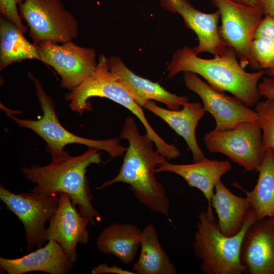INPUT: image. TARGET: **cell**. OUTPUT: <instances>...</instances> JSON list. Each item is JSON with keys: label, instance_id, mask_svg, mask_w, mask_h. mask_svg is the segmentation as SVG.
I'll return each instance as SVG.
<instances>
[{"label": "cell", "instance_id": "cell-1", "mask_svg": "<svg viewBox=\"0 0 274 274\" xmlns=\"http://www.w3.org/2000/svg\"><path fill=\"white\" fill-rule=\"evenodd\" d=\"M119 139H125L128 147L117 175L97 186L103 189L118 182L129 185L136 199L150 211L168 218L170 200L162 184L155 176V169L167 161V158L153 148V142L147 134H141L133 118L126 117Z\"/></svg>", "mask_w": 274, "mask_h": 274}, {"label": "cell", "instance_id": "cell-2", "mask_svg": "<svg viewBox=\"0 0 274 274\" xmlns=\"http://www.w3.org/2000/svg\"><path fill=\"white\" fill-rule=\"evenodd\" d=\"M100 155L99 150L93 148L76 156L64 151L47 165L32 164L21 170L26 180L36 184L30 192L46 195L66 193L80 213L89 219L91 225H95L101 217L92 204L93 196L86 174L91 164L102 163Z\"/></svg>", "mask_w": 274, "mask_h": 274}, {"label": "cell", "instance_id": "cell-3", "mask_svg": "<svg viewBox=\"0 0 274 274\" xmlns=\"http://www.w3.org/2000/svg\"><path fill=\"white\" fill-rule=\"evenodd\" d=\"M237 58L230 47L221 56L204 59L194 53L192 47L184 46L173 54L167 65V78L181 72H192L203 77L215 89L228 91L247 106L253 107L259 102L261 95L258 83L266 72L263 70L247 72Z\"/></svg>", "mask_w": 274, "mask_h": 274}, {"label": "cell", "instance_id": "cell-4", "mask_svg": "<svg viewBox=\"0 0 274 274\" xmlns=\"http://www.w3.org/2000/svg\"><path fill=\"white\" fill-rule=\"evenodd\" d=\"M93 97H105L123 106L132 112L142 122L146 134L152 140L159 152L167 159L179 157L180 152L173 144L166 142L151 126L142 107L133 99L124 86L109 68L108 57L100 54L97 64L91 74L80 85L70 90L65 96L71 110L82 115L92 110L89 99Z\"/></svg>", "mask_w": 274, "mask_h": 274}, {"label": "cell", "instance_id": "cell-5", "mask_svg": "<svg viewBox=\"0 0 274 274\" xmlns=\"http://www.w3.org/2000/svg\"><path fill=\"white\" fill-rule=\"evenodd\" d=\"M256 220L251 208L243 225L235 235L228 236L220 231L218 221L207 211L198 216L192 249L197 259L201 261L200 271L206 274H242L246 270L240 260V252L245 233Z\"/></svg>", "mask_w": 274, "mask_h": 274}, {"label": "cell", "instance_id": "cell-6", "mask_svg": "<svg viewBox=\"0 0 274 274\" xmlns=\"http://www.w3.org/2000/svg\"><path fill=\"white\" fill-rule=\"evenodd\" d=\"M28 76L33 82L36 96L43 115L37 120L20 119L5 111L7 116L19 126L29 129L46 143L45 149L51 160L58 158L65 150L64 147L70 144H79L88 148H95L106 152L112 158L124 154L127 148L121 145L117 138L95 140L84 138L69 131L60 123L55 110V104L45 91L42 83L30 73Z\"/></svg>", "mask_w": 274, "mask_h": 274}, {"label": "cell", "instance_id": "cell-7", "mask_svg": "<svg viewBox=\"0 0 274 274\" xmlns=\"http://www.w3.org/2000/svg\"><path fill=\"white\" fill-rule=\"evenodd\" d=\"M18 10L36 45L45 42L62 44L78 37V21L60 0H23Z\"/></svg>", "mask_w": 274, "mask_h": 274}, {"label": "cell", "instance_id": "cell-8", "mask_svg": "<svg viewBox=\"0 0 274 274\" xmlns=\"http://www.w3.org/2000/svg\"><path fill=\"white\" fill-rule=\"evenodd\" d=\"M211 1L220 15L219 33L223 42L234 50L243 68L249 65L253 70L261 69L253 56L251 45L264 15L262 8L259 5H242L232 0Z\"/></svg>", "mask_w": 274, "mask_h": 274}, {"label": "cell", "instance_id": "cell-9", "mask_svg": "<svg viewBox=\"0 0 274 274\" xmlns=\"http://www.w3.org/2000/svg\"><path fill=\"white\" fill-rule=\"evenodd\" d=\"M211 153L223 154L248 172H258L266 151L261 127L257 121L247 122L223 130L213 129L203 136Z\"/></svg>", "mask_w": 274, "mask_h": 274}, {"label": "cell", "instance_id": "cell-10", "mask_svg": "<svg viewBox=\"0 0 274 274\" xmlns=\"http://www.w3.org/2000/svg\"><path fill=\"white\" fill-rule=\"evenodd\" d=\"M0 199L22 223L28 251L35 247L40 248L46 243L45 224L58 207V194L46 195L31 192L15 193L1 185Z\"/></svg>", "mask_w": 274, "mask_h": 274}, {"label": "cell", "instance_id": "cell-11", "mask_svg": "<svg viewBox=\"0 0 274 274\" xmlns=\"http://www.w3.org/2000/svg\"><path fill=\"white\" fill-rule=\"evenodd\" d=\"M37 46L41 61L54 68L61 78V87L70 91L85 81L97 64L93 48L81 47L73 41L62 44L45 42Z\"/></svg>", "mask_w": 274, "mask_h": 274}, {"label": "cell", "instance_id": "cell-12", "mask_svg": "<svg viewBox=\"0 0 274 274\" xmlns=\"http://www.w3.org/2000/svg\"><path fill=\"white\" fill-rule=\"evenodd\" d=\"M183 77L187 88L199 96L205 111L214 118V129H231L245 122L258 121L255 111L237 97L227 95L215 89L194 73L184 72Z\"/></svg>", "mask_w": 274, "mask_h": 274}, {"label": "cell", "instance_id": "cell-13", "mask_svg": "<svg viewBox=\"0 0 274 274\" xmlns=\"http://www.w3.org/2000/svg\"><path fill=\"white\" fill-rule=\"evenodd\" d=\"M58 195L59 206L49 221L46 237L47 241L57 242L74 264L77 258V244H87L89 242L87 227L90 220L77 211L68 194L60 193Z\"/></svg>", "mask_w": 274, "mask_h": 274}, {"label": "cell", "instance_id": "cell-14", "mask_svg": "<svg viewBox=\"0 0 274 274\" xmlns=\"http://www.w3.org/2000/svg\"><path fill=\"white\" fill-rule=\"evenodd\" d=\"M165 10L179 14L186 26L193 31L198 39V45L192 49L196 54L209 52L215 56L223 55L227 46L219 33V11L206 13L196 9L188 0H158Z\"/></svg>", "mask_w": 274, "mask_h": 274}, {"label": "cell", "instance_id": "cell-15", "mask_svg": "<svg viewBox=\"0 0 274 274\" xmlns=\"http://www.w3.org/2000/svg\"><path fill=\"white\" fill-rule=\"evenodd\" d=\"M240 260L249 274H274V216L254 221L247 229Z\"/></svg>", "mask_w": 274, "mask_h": 274}, {"label": "cell", "instance_id": "cell-16", "mask_svg": "<svg viewBox=\"0 0 274 274\" xmlns=\"http://www.w3.org/2000/svg\"><path fill=\"white\" fill-rule=\"evenodd\" d=\"M108 63L119 81L142 107L149 100H156L166 105L168 109L179 110L181 106L189 102L187 96L171 93L158 83L136 75L118 56L108 57Z\"/></svg>", "mask_w": 274, "mask_h": 274}, {"label": "cell", "instance_id": "cell-17", "mask_svg": "<svg viewBox=\"0 0 274 274\" xmlns=\"http://www.w3.org/2000/svg\"><path fill=\"white\" fill-rule=\"evenodd\" d=\"M232 168L228 160L204 159L191 164H180L167 161L159 164L155 173L167 172L174 173L183 178L189 186L198 189L204 195L208 202L207 212L212 218H215L211 205L212 197L217 183L222 176Z\"/></svg>", "mask_w": 274, "mask_h": 274}, {"label": "cell", "instance_id": "cell-18", "mask_svg": "<svg viewBox=\"0 0 274 274\" xmlns=\"http://www.w3.org/2000/svg\"><path fill=\"white\" fill-rule=\"evenodd\" d=\"M72 263L60 245L49 240L44 247L17 258L0 257V268L8 274H24L42 271L49 274H67L73 269Z\"/></svg>", "mask_w": 274, "mask_h": 274}, {"label": "cell", "instance_id": "cell-19", "mask_svg": "<svg viewBox=\"0 0 274 274\" xmlns=\"http://www.w3.org/2000/svg\"><path fill=\"white\" fill-rule=\"evenodd\" d=\"M182 107L181 110H172L161 108L149 100L143 108L160 118L181 136L192 153L193 162H198L206 157L197 142L195 130L206 111L200 102H188Z\"/></svg>", "mask_w": 274, "mask_h": 274}, {"label": "cell", "instance_id": "cell-20", "mask_svg": "<svg viewBox=\"0 0 274 274\" xmlns=\"http://www.w3.org/2000/svg\"><path fill=\"white\" fill-rule=\"evenodd\" d=\"M142 231L131 223L111 224L98 235L97 248L100 252L113 255L123 263L129 264L134 260L140 248Z\"/></svg>", "mask_w": 274, "mask_h": 274}, {"label": "cell", "instance_id": "cell-21", "mask_svg": "<svg viewBox=\"0 0 274 274\" xmlns=\"http://www.w3.org/2000/svg\"><path fill=\"white\" fill-rule=\"evenodd\" d=\"M218 217V224L221 232L231 236L241 229L251 205L248 198L232 193L220 180L216 185L211 199Z\"/></svg>", "mask_w": 274, "mask_h": 274}, {"label": "cell", "instance_id": "cell-22", "mask_svg": "<svg viewBox=\"0 0 274 274\" xmlns=\"http://www.w3.org/2000/svg\"><path fill=\"white\" fill-rule=\"evenodd\" d=\"M141 253L132 270L137 274H175L174 264L162 248L154 226L149 223L142 230Z\"/></svg>", "mask_w": 274, "mask_h": 274}, {"label": "cell", "instance_id": "cell-23", "mask_svg": "<svg viewBox=\"0 0 274 274\" xmlns=\"http://www.w3.org/2000/svg\"><path fill=\"white\" fill-rule=\"evenodd\" d=\"M13 22L0 18V70L14 63L41 58L37 46L29 42Z\"/></svg>", "mask_w": 274, "mask_h": 274}, {"label": "cell", "instance_id": "cell-24", "mask_svg": "<svg viewBox=\"0 0 274 274\" xmlns=\"http://www.w3.org/2000/svg\"><path fill=\"white\" fill-rule=\"evenodd\" d=\"M258 172L256 185L251 191L239 186L248 198L256 220L274 216V150L268 149Z\"/></svg>", "mask_w": 274, "mask_h": 274}, {"label": "cell", "instance_id": "cell-25", "mask_svg": "<svg viewBox=\"0 0 274 274\" xmlns=\"http://www.w3.org/2000/svg\"><path fill=\"white\" fill-rule=\"evenodd\" d=\"M254 110L262 130L264 148L266 151L268 149L274 150V99L267 98L258 102Z\"/></svg>", "mask_w": 274, "mask_h": 274}, {"label": "cell", "instance_id": "cell-26", "mask_svg": "<svg viewBox=\"0 0 274 274\" xmlns=\"http://www.w3.org/2000/svg\"><path fill=\"white\" fill-rule=\"evenodd\" d=\"M251 50L260 68L267 70L274 66V42L262 38L254 39Z\"/></svg>", "mask_w": 274, "mask_h": 274}, {"label": "cell", "instance_id": "cell-27", "mask_svg": "<svg viewBox=\"0 0 274 274\" xmlns=\"http://www.w3.org/2000/svg\"><path fill=\"white\" fill-rule=\"evenodd\" d=\"M23 0H0L1 17L13 22L25 33L28 30L27 25L23 24L19 13L18 6Z\"/></svg>", "mask_w": 274, "mask_h": 274}, {"label": "cell", "instance_id": "cell-28", "mask_svg": "<svg viewBox=\"0 0 274 274\" xmlns=\"http://www.w3.org/2000/svg\"><path fill=\"white\" fill-rule=\"evenodd\" d=\"M262 38L274 42V17L265 15L259 23L254 39Z\"/></svg>", "mask_w": 274, "mask_h": 274}, {"label": "cell", "instance_id": "cell-29", "mask_svg": "<svg viewBox=\"0 0 274 274\" xmlns=\"http://www.w3.org/2000/svg\"><path fill=\"white\" fill-rule=\"evenodd\" d=\"M92 274H101L106 273H113L118 274H134V272L124 269L121 267L116 266H109L107 263L99 264L94 267L91 271Z\"/></svg>", "mask_w": 274, "mask_h": 274}, {"label": "cell", "instance_id": "cell-30", "mask_svg": "<svg viewBox=\"0 0 274 274\" xmlns=\"http://www.w3.org/2000/svg\"><path fill=\"white\" fill-rule=\"evenodd\" d=\"M258 91L261 96L266 98L274 99V79L272 77H263L262 81L258 84Z\"/></svg>", "mask_w": 274, "mask_h": 274}, {"label": "cell", "instance_id": "cell-31", "mask_svg": "<svg viewBox=\"0 0 274 274\" xmlns=\"http://www.w3.org/2000/svg\"><path fill=\"white\" fill-rule=\"evenodd\" d=\"M264 14L274 17V0H258Z\"/></svg>", "mask_w": 274, "mask_h": 274}, {"label": "cell", "instance_id": "cell-32", "mask_svg": "<svg viewBox=\"0 0 274 274\" xmlns=\"http://www.w3.org/2000/svg\"><path fill=\"white\" fill-rule=\"evenodd\" d=\"M237 3L249 6H258V0H232Z\"/></svg>", "mask_w": 274, "mask_h": 274}, {"label": "cell", "instance_id": "cell-33", "mask_svg": "<svg viewBox=\"0 0 274 274\" xmlns=\"http://www.w3.org/2000/svg\"><path fill=\"white\" fill-rule=\"evenodd\" d=\"M265 72L269 77H274V66L267 69Z\"/></svg>", "mask_w": 274, "mask_h": 274}]
</instances>
